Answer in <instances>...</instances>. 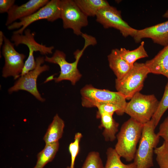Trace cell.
<instances>
[{"instance_id": "obj_31", "label": "cell", "mask_w": 168, "mask_h": 168, "mask_svg": "<svg viewBox=\"0 0 168 168\" xmlns=\"http://www.w3.org/2000/svg\"><path fill=\"white\" fill-rule=\"evenodd\" d=\"M163 17L168 19V9L163 14L162 16Z\"/></svg>"}, {"instance_id": "obj_12", "label": "cell", "mask_w": 168, "mask_h": 168, "mask_svg": "<svg viewBox=\"0 0 168 168\" xmlns=\"http://www.w3.org/2000/svg\"><path fill=\"white\" fill-rule=\"evenodd\" d=\"M24 34H13L11 41L13 42L14 45L17 46L20 44H24L27 46L29 49V55L25 61L26 64L28 66H32L35 64L34 53L39 52L42 55L51 54L54 47H48L37 43L35 39V33L31 32L29 29H26Z\"/></svg>"}, {"instance_id": "obj_19", "label": "cell", "mask_w": 168, "mask_h": 168, "mask_svg": "<svg viewBox=\"0 0 168 168\" xmlns=\"http://www.w3.org/2000/svg\"><path fill=\"white\" fill-rule=\"evenodd\" d=\"M75 3L87 17L96 16L101 9L110 6L105 0H74Z\"/></svg>"}, {"instance_id": "obj_22", "label": "cell", "mask_w": 168, "mask_h": 168, "mask_svg": "<svg viewBox=\"0 0 168 168\" xmlns=\"http://www.w3.org/2000/svg\"><path fill=\"white\" fill-rule=\"evenodd\" d=\"M106 154L107 160L105 168H136V165L133 162L128 164H124L114 148H108Z\"/></svg>"}, {"instance_id": "obj_28", "label": "cell", "mask_w": 168, "mask_h": 168, "mask_svg": "<svg viewBox=\"0 0 168 168\" xmlns=\"http://www.w3.org/2000/svg\"><path fill=\"white\" fill-rule=\"evenodd\" d=\"M157 133L163 139L164 142L168 146V116L160 125Z\"/></svg>"}, {"instance_id": "obj_20", "label": "cell", "mask_w": 168, "mask_h": 168, "mask_svg": "<svg viewBox=\"0 0 168 168\" xmlns=\"http://www.w3.org/2000/svg\"><path fill=\"white\" fill-rule=\"evenodd\" d=\"M59 147V142L45 144L44 148L37 155V160L34 168H43L54 158Z\"/></svg>"}, {"instance_id": "obj_18", "label": "cell", "mask_w": 168, "mask_h": 168, "mask_svg": "<svg viewBox=\"0 0 168 168\" xmlns=\"http://www.w3.org/2000/svg\"><path fill=\"white\" fill-rule=\"evenodd\" d=\"M64 126L63 120L56 114L44 137L45 144L58 142L62 136Z\"/></svg>"}, {"instance_id": "obj_15", "label": "cell", "mask_w": 168, "mask_h": 168, "mask_svg": "<svg viewBox=\"0 0 168 168\" xmlns=\"http://www.w3.org/2000/svg\"><path fill=\"white\" fill-rule=\"evenodd\" d=\"M145 64L150 73L162 75L168 79V44Z\"/></svg>"}, {"instance_id": "obj_26", "label": "cell", "mask_w": 168, "mask_h": 168, "mask_svg": "<svg viewBox=\"0 0 168 168\" xmlns=\"http://www.w3.org/2000/svg\"><path fill=\"white\" fill-rule=\"evenodd\" d=\"M82 137L81 133H76L75 135L74 141L69 145V151L71 156L70 168H74L75 160L79 152L80 142Z\"/></svg>"}, {"instance_id": "obj_9", "label": "cell", "mask_w": 168, "mask_h": 168, "mask_svg": "<svg viewBox=\"0 0 168 168\" xmlns=\"http://www.w3.org/2000/svg\"><path fill=\"white\" fill-rule=\"evenodd\" d=\"M44 61V57H37L35 60L36 65L35 69L26 74L20 76L14 85L9 89L8 92L11 94L19 90H24L32 94L40 101H45V99L41 97L37 89L36 82L37 78L40 75L49 69L48 65L46 64L42 65Z\"/></svg>"}, {"instance_id": "obj_7", "label": "cell", "mask_w": 168, "mask_h": 168, "mask_svg": "<svg viewBox=\"0 0 168 168\" xmlns=\"http://www.w3.org/2000/svg\"><path fill=\"white\" fill-rule=\"evenodd\" d=\"M61 18L60 0H51L31 15L15 21L7 26L8 30L18 29L13 34H23L26 28L38 20L45 19L54 22Z\"/></svg>"}, {"instance_id": "obj_21", "label": "cell", "mask_w": 168, "mask_h": 168, "mask_svg": "<svg viewBox=\"0 0 168 168\" xmlns=\"http://www.w3.org/2000/svg\"><path fill=\"white\" fill-rule=\"evenodd\" d=\"M119 50L121 57L132 65H133L137 60L148 56L145 49L144 42L143 41L138 48L134 50H130L125 48H121Z\"/></svg>"}, {"instance_id": "obj_11", "label": "cell", "mask_w": 168, "mask_h": 168, "mask_svg": "<svg viewBox=\"0 0 168 168\" xmlns=\"http://www.w3.org/2000/svg\"><path fill=\"white\" fill-rule=\"evenodd\" d=\"M14 45L13 43L4 36L2 50L5 61L2 70V76L4 77L12 76L15 79L18 78L24 67L26 56L17 52Z\"/></svg>"}, {"instance_id": "obj_27", "label": "cell", "mask_w": 168, "mask_h": 168, "mask_svg": "<svg viewBox=\"0 0 168 168\" xmlns=\"http://www.w3.org/2000/svg\"><path fill=\"white\" fill-rule=\"evenodd\" d=\"M96 107L98 111L96 117L99 118L100 114L103 113H108L113 115L115 112L118 115L124 114L120 108L114 104L109 103H102L98 105Z\"/></svg>"}, {"instance_id": "obj_29", "label": "cell", "mask_w": 168, "mask_h": 168, "mask_svg": "<svg viewBox=\"0 0 168 168\" xmlns=\"http://www.w3.org/2000/svg\"><path fill=\"white\" fill-rule=\"evenodd\" d=\"M15 0H0V13L7 12L14 5Z\"/></svg>"}, {"instance_id": "obj_30", "label": "cell", "mask_w": 168, "mask_h": 168, "mask_svg": "<svg viewBox=\"0 0 168 168\" xmlns=\"http://www.w3.org/2000/svg\"><path fill=\"white\" fill-rule=\"evenodd\" d=\"M4 36L3 32L2 31H0V49L3 46L4 41Z\"/></svg>"}, {"instance_id": "obj_13", "label": "cell", "mask_w": 168, "mask_h": 168, "mask_svg": "<svg viewBox=\"0 0 168 168\" xmlns=\"http://www.w3.org/2000/svg\"><path fill=\"white\" fill-rule=\"evenodd\" d=\"M136 43L149 38L155 43L164 47L168 44V20L155 25L138 30L133 37Z\"/></svg>"}, {"instance_id": "obj_25", "label": "cell", "mask_w": 168, "mask_h": 168, "mask_svg": "<svg viewBox=\"0 0 168 168\" xmlns=\"http://www.w3.org/2000/svg\"><path fill=\"white\" fill-rule=\"evenodd\" d=\"M82 168H105L99 153L96 151L90 152Z\"/></svg>"}, {"instance_id": "obj_2", "label": "cell", "mask_w": 168, "mask_h": 168, "mask_svg": "<svg viewBox=\"0 0 168 168\" xmlns=\"http://www.w3.org/2000/svg\"><path fill=\"white\" fill-rule=\"evenodd\" d=\"M155 128L152 119L144 124L139 146L133 160L136 168H151L154 166L153 154L160 137L155 133Z\"/></svg>"}, {"instance_id": "obj_10", "label": "cell", "mask_w": 168, "mask_h": 168, "mask_svg": "<svg viewBox=\"0 0 168 168\" xmlns=\"http://www.w3.org/2000/svg\"><path fill=\"white\" fill-rule=\"evenodd\" d=\"M96 16V21L104 28L116 29L125 37L129 36L133 37L137 30L123 20L120 11L110 5L100 9Z\"/></svg>"}, {"instance_id": "obj_14", "label": "cell", "mask_w": 168, "mask_h": 168, "mask_svg": "<svg viewBox=\"0 0 168 168\" xmlns=\"http://www.w3.org/2000/svg\"><path fill=\"white\" fill-rule=\"evenodd\" d=\"M49 0H30L22 5H14L7 12L5 25L7 26L17 20L27 17L46 5Z\"/></svg>"}, {"instance_id": "obj_17", "label": "cell", "mask_w": 168, "mask_h": 168, "mask_svg": "<svg viewBox=\"0 0 168 168\" xmlns=\"http://www.w3.org/2000/svg\"><path fill=\"white\" fill-rule=\"evenodd\" d=\"M113 115L108 113H103L99 118L101 119V123L99 128H103L102 135L105 140L107 142L114 141L118 131L119 124L113 119Z\"/></svg>"}, {"instance_id": "obj_3", "label": "cell", "mask_w": 168, "mask_h": 168, "mask_svg": "<svg viewBox=\"0 0 168 168\" xmlns=\"http://www.w3.org/2000/svg\"><path fill=\"white\" fill-rule=\"evenodd\" d=\"M85 44L83 48L81 50H78L74 54L75 61L72 63L68 62L66 59L65 54L62 51L56 50L52 57L46 56L45 61L58 65L60 69V74L58 77L54 78L55 82H58L63 80L70 81L72 84L75 85L80 79L82 74L77 68L79 60L82 55L85 49L89 45H93V41L86 38L85 39Z\"/></svg>"}, {"instance_id": "obj_23", "label": "cell", "mask_w": 168, "mask_h": 168, "mask_svg": "<svg viewBox=\"0 0 168 168\" xmlns=\"http://www.w3.org/2000/svg\"><path fill=\"white\" fill-rule=\"evenodd\" d=\"M168 109V79L163 96L159 101L157 109L152 119L156 127L158 125L164 114Z\"/></svg>"}, {"instance_id": "obj_5", "label": "cell", "mask_w": 168, "mask_h": 168, "mask_svg": "<svg viewBox=\"0 0 168 168\" xmlns=\"http://www.w3.org/2000/svg\"><path fill=\"white\" fill-rule=\"evenodd\" d=\"M82 105L85 107H96L98 105L109 103L119 106L123 112L127 102L124 97L118 91L114 92L105 89L96 88L87 85L81 89Z\"/></svg>"}, {"instance_id": "obj_6", "label": "cell", "mask_w": 168, "mask_h": 168, "mask_svg": "<svg viewBox=\"0 0 168 168\" xmlns=\"http://www.w3.org/2000/svg\"><path fill=\"white\" fill-rule=\"evenodd\" d=\"M150 73L145 63H135L131 70L122 79H115V88L126 100H130L142 89L144 81Z\"/></svg>"}, {"instance_id": "obj_16", "label": "cell", "mask_w": 168, "mask_h": 168, "mask_svg": "<svg viewBox=\"0 0 168 168\" xmlns=\"http://www.w3.org/2000/svg\"><path fill=\"white\" fill-rule=\"evenodd\" d=\"M107 57L109 67L117 79L123 78L133 66L128 63L121 57L119 49H112Z\"/></svg>"}, {"instance_id": "obj_1", "label": "cell", "mask_w": 168, "mask_h": 168, "mask_svg": "<svg viewBox=\"0 0 168 168\" xmlns=\"http://www.w3.org/2000/svg\"><path fill=\"white\" fill-rule=\"evenodd\" d=\"M143 125L130 118L122 124L116 135L117 141L114 149L127 162L134 160Z\"/></svg>"}, {"instance_id": "obj_24", "label": "cell", "mask_w": 168, "mask_h": 168, "mask_svg": "<svg viewBox=\"0 0 168 168\" xmlns=\"http://www.w3.org/2000/svg\"><path fill=\"white\" fill-rule=\"evenodd\" d=\"M154 153L159 168H168V146L164 142L154 149Z\"/></svg>"}, {"instance_id": "obj_32", "label": "cell", "mask_w": 168, "mask_h": 168, "mask_svg": "<svg viewBox=\"0 0 168 168\" xmlns=\"http://www.w3.org/2000/svg\"><path fill=\"white\" fill-rule=\"evenodd\" d=\"M66 168H70V166H68L66 167Z\"/></svg>"}, {"instance_id": "obj_4", "label": "cell", "mask_w": 168, "mask_h": 168, "mask_svg": "<svg viewBox=\"0 0 168 168\" xmlns=\"http://www.w3.org/2000/svg\"><path fill=\"white\" fill-rule=\"evenodd\" d=\"M159 102L153 94L145 95L138 92L127 102L124 113L144 124L151 120L157 109Z\"/></svg>"}, {"instance_id": "obj_8", "label": "cell", "mask_w": 168, "mask_h": 168, "mask_svg": "<svg viewBox=\"0 0 168 168\" xmlns=\"http://www.w3.org/2000/svg\"><path fill=\"white\" fill-rule=\"evenodd\" d=\"M61 18L64 29H72L74 34L81 35V29L88 24V17L73 0H60Z\"/></svg>"}]
</instances>
